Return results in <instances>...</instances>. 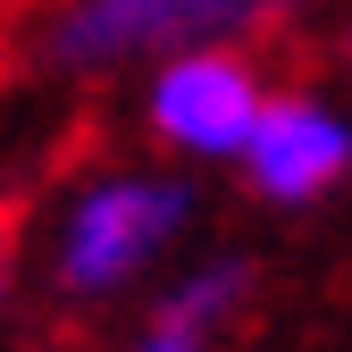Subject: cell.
Here are the masks:
<instances>
[{
    "label": "cell",
    "mask_w": 352,
    "mask_h": 352,
    "mask_svg": "<svg viewBox=\"0 0 352 352\" xmlns=\"http://www.w3.org/2000/svg\"><path fill=\"white\" fill-rule=\"evenodd\" d=\"M201 193L176 160H109L84 168L42 218V285L67 311L143 302L193 243Z\"/></svg>",
    "instance_id": "6da1fadb"
},
{
    "label": "cell",
    "mask_w": 352,
    "mask_h": 352,
    "mask_svg": "<svg viewBox=\"0 0 352 352\" xmlns=\"http://www.w3.org/2000/svg\"><path fill=\"white\" fill-rule=\"evenodd\" d=\"M311 0H59L42 17L34 51L59 76H126L168 51H201V42H260L269 25L302 17Z\"/></svg>",
    "instance_id": "7a4b0ae2"
},
{
    "label": "cell",
    "mask_w": 352,
    "mask_h": 352,
    "mask_svg": "<svg viewBox=\"0 0 352 352\" xmlns=\"http://www.w3.org/2000/svg\"><path fill=\"white\" fill-rule=\"evenodd\" d=\"M269 67L252 59V42H201V51H168L143 67L135 118L160 160L176 168H235L260 109H269Z\"/></svg>",
    "instance_id": "3957f363"
},
{
    "label": "cell",
    "mask_w": 352,
    "mask_h": 352,
    "mask_svg": "<svg viewBox=\"0 0 352 352\" xmlns=\"http://www.w3.org/2000/svg\"><path fill=\"white\" fill-rule=\"evenodd\" d=\"M243 193L269 210H319L352 185V101L327 84H277L235 160Z\"/></svg>",
    "instance_id": "277c9868"
},
{
    "label": "cell",
    "mask_w": 352,
    "mask_h": 352,
    "mask_svg": "<svg viewBox=\"0 0 352 352\" xmlns=\"http://www.w3.org/2000/svg\"><path fill=\"white\" fill-rule=\"evenodd\" d=\"M252 302V260L243 252H185L176 269L135 302L109 352H227Z\"/></svg>",
    "instance_id": "5b68a950"
},
{
    "label": "cell",
    "mask_w": 352,
    "mask_h": 352,
    "mask_svg": "<svg viewBox=\"0 0 352 352\" xmlns=\"http://www.w3.org/2000/svg\"><path fill=\"white\" fill-rule=\"evenodd\" d=\"M9 294H17V235L0 227V319H9Z\"/></svg>",
    "instance_id": "8992f818"
},
{
    "label": "cell",
    "mask_w": 352,
    "mask_h": 352,
    "mask_svg": "<svg viewBox=\"0 0 352 352\" xmlns=\"http://www.w3.org/2000/svg\"><path fill=\"white\" fill-rule=\"evenodd\" d=\"M336 59H344V84H352V17H344V34H336Z\"/></svg>",
    "instance_id": "52a82bcc"
}]
</instances>
